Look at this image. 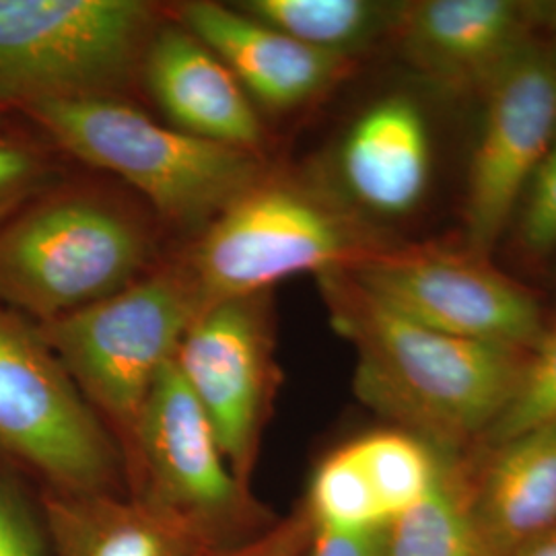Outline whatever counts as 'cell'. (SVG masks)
<instances>
[{
    "label": "cell",
    "instance_id": "4fadbf2b",
    "mask_svg": "<svg viewBox=\"0 0 556 556\" xmlns=\"http://www.w3.org/2000/svg\"><path fill=\"white\" fill-rule=\"evenodd\" d=\"M179 25L213 50L245 91L275 110H293L328 91L349 59L318 52L215 2L181 4Z\"/></svg>",
    "mask_w": 556,
    "mask_h": 556
},
{
    "label": "cell",
    "instance_id": "277c9868",
    "mask_svg": "<svg viewBox=\"0 0 556 556\" xmlns=\"http://www.w3.org/2000/svg\"><path fill=\"white\" fill-rule=\"evenodd\" d=\"M204 309L181 264L43 321L38 332L87 402L130 435L161 367L174 361L181 338Z\"/></svg>",
    "mask_w": 556,
    "mask_h": 556
},
{
    "label": "cell",
    "instance_id": "d6986e66",
    "mask_svg": "<svg viewBox=\"0 0 556 556\" xmlns=\"http://www.w3.org/2000/svg\"><path fill=\"white\" fill-rule=\"evenodd\" d=\"M381 556H497L445 466L435 486L417 505L383 526Z\"/></svg>",
    "mask_w": 556,
    "mask_h": 556
},
{
    "label": "cell",
    "instance_id": "f1b7e54d",
    "mask_svg": "<svg viewBox=\"0 0 556 556\" xmlns=\"http://www.w3.org/2000/svg\"><path fill=\"white\" fill-rule=\"evenodd\" d=\"M555 29H556V23H555ZM553 50H555V54H556V43H555V48H553Z\"/></svg>",
    "mask_w": 556,
    "mask_h": 556
},
{
    "label": "cell",
    "instance_id": "8fae6325",
    "mask_svg": "<svg viewBox=\"0 0 556 556\" xmlns=\"http://www.w3.org/2000/svg\"><path fill=\"white\" fill-rule=\"evenodd\" d=\"M270 346L268 295L258 293L208 305L174 357L241 484L254 466L270 392Z\"/></svg>",
    "mask_w": 556,
    "mask_h": 556
},
{
    "label": "cell",
    "instance_id": "83f0119b",
    "mask_svg": "<svg viewBox=\"0 0 556 556\" xmlns=\"http://www.w3.org/2000/svg\"><path fill=\"white\" fill-rule=\"evenodd\" d=\"M507 556H556V530L534 538L521 544L511 555Z\"/></svg>",
    "mask_w": 556,
    "mask_h": 556
},
{
    "label": "cell",
    "instance_id": "52a82bcc",
    "mask_svg": "<svg viewBox=\"0 0 556 556\" xmlns=\"http://www.w3.org/2000/svg\"><path fill=\"white\" fill-rule=\"evenodd\" d=\"M0 450L59 493H116L118 450L38 330L0 309Z\"/></svg>",
    "mask_w": 556,
    "mask_h": 556
},
{
    "label": "cell",
    "instance_id": "603a6c76",
    "mask_svg": "<svg viewBox=\"0 0 556 556\" xmlns=\"http://www.w3.org/2000/svg\"><path fill=\"white\" fill-rule=\"evenodd\" d=\"M511 229L528 256L556 252V140L519 200Z\"/></svg>",
    "mask_w": 556,
    "mask_h": 556
},
{
    "label": "cell",
    "instance_id": "8992f818",
    "mask_svg": "<svg viewBox=\"0 0 556 556\" xmlns=\"http://www.w3.org/2000/svg\"><path fill=\"white\" fill-rule=\"evenodd\" d=\"M149 243L132 220L89 199L40 204L0 229V301L43 321L135 282Z\"/></svg>",
    "mask_w": 556,
    "mask_h": 556
},
{
    "label": "cell",
    "instance_id": "ffe728a7",
    "mask_svg": "<svg viewBox=\"0 0 556 556\" xmlns=\"http://www.w3.org/2000/svg\"><path fill=\"white\" fill-rule=\"evenodd\" d=\"M344 445L369 480L388 521L427 497L445 470L435 441L406 429H381Z\"/></svg>",
    "mask_w": 556,
    "mask_h": 556
},
{
    "label": "cell",
    "instance_id": "4316f807",
    "mask_svg": "<svg viewBox=\"0 0 556 556\" xmlns=\"http://www.w3.org/2000/svg\"><path fill=\"white\" fill-rule=\"evenodd\" d=\"M383 528L365 532L314 530L309 556H381Z\"/></svg>",
    "mask_w": 556,
    "mask_h": 556
},
{
    "label": "cell",
    "instance_id": "e0dca14e",
    "mask_svg": "<svg viewBox=\"0 0 556 556\" xmlns=\"http://www.w3.org/2000/svg\"><path fill=\"white\" fill-rule=\"evenodd\" d=\"M495 447L475 511L495 555L507 556L556 530V422Z\"/></svg>",
    "mask_w": 556,
    "mask_h": 556
},
{
    "label": "cell",
    "instance_id": "ac0fdd59",
    "mask_svg": "<svg viewBox=\"0 0 556 556\" xmlns=\"http://www.w3.org/2000/svg\"><path fill=\"white\" fill-rule=\"evenodd\" d=\"M238 11L280 34L340 59L394 27L397 9L369 0H245Z\"/></svg>",
    "mask_w": 556,
    "mask_h": 556
},
{
    "label": "cell",
    "instance_id": "cb8c5ba5",
    "mask_svg": "<svg viewBox=\"0 0 556 556\" xmlns=\"http://www.w3.org/2000/svg\"><path fill=\"white\" fill-rule=\"evenodd\" d=\"M312 532L309 517H293L260 536L225 544L202 556H298Z\"/></svg>",
    "mask_w": 556,
    "mask_h": 556
},
{
    "label": "cell",
    "instance_id": "6da1fadb",
    "mask_svg": "<svg viewBox=\"0 0 556 556\" xmlns=\"http://www.w3.org/2000/svg\"><path fill=\"white\" fill-rule=\"evenodd\" d=\"M338 334L357 353V396L431 441L486 435L516 394L530 351L450 337L371 295L349 268L319 275Z\"/></svg>",
    "mask_w": 556,
    "mask_h": 556
},
{
    "label": "cell",
    "instance_id": "5b68a950",
    "mask_svg": "<svg viewBox=\"0 0 556 556\" xmlns=\"http://www.w3.org/2000/svg\"><path fill=\"white\" fill-rule=\"evenodd\" d=\"M139 0H0V105L110 98L155 36Z\"/></svg>",
    "mask_w": 556,
    "mask_h": 556
},
{
    "label": "cell",
    "instance_id": "9a60e30c",
    "mask_svg": "<svg viewBox=\"0 0 556 556\" xmlns=\"http://www.w3.org/2000/svg\"><path fill=\"white\" fill-rule=\"evenodd\" d=\"M431 128L417 101L390 96L369 105L346 132L340 176L363 208L404 217L425 199L433 176Z\"/></svg>",
    "mask_w": 556,
    "mask_h": 556
},
{
    "label": "cell",
    "instance_id": "7402d4cb",
    "mask_svg": "<svg viewBox=\"0 0 556 556\" xmlns=\"http://www.w3.org/2000/svg\"><path fill=\"white\" fill-rule=\"evenodd\" d=\"M551 422H556V324L546 326L528 353L516 394L486 438L501 445Z\"/></svg>",
    "mask_w": 556,
    "mask_h": 556
},
{
    "label": "cell",
    "instance_id": "d4e9b609",
    "mask_svg": "<svg viewBox=\"0 0 556 556\" xmlns=\"http://www.w3.org/2000/svg\"><path fill=\"white\" fill-rule=\"evenodd\" d=\"M43 176L40 160L29 149L0 139V211L23 199Z\"/></svg>",
    "mask_w": 556,
    "mask_h": 556
},
{
    "label": "cell",
    "instance_id": "7c38bea8",
    "mask_svg": "<svg viewBox=\"0 0 556 556\" xmlns=\"http://www.w3.org/2000/svg\"><path fill=\"white\" fill-rule=\"evenodd\" d=\"M538 7L516 0H420L397 9L408 60L445 91H482L530 48Z\"/></svg>",
    "mask_w": 556,
    "mask_h": 556
},
{
    "label": "cell",
    "instance_id": "3957f363",
    "mask_svg": "<svg viewBox=\"0 0 556 556\" xmlns=\"http://www.w3.org/2000/svg\"><path fill=\"white\" fill-rule=\"evenodd\" d=\"M376 250L330 200L264 178L204 229L184 268L208 307L266 293L282 278L351 268Z\"/></svg>",
    "mask_w": 556,
    "mask_h": 556
},
{
    "label": "cell",
    "instance_id": "7a4b0ae2",
    "mask_svg": "<svg viewBox=\"0 0 556 556\" xmlns=\"http://www.w3.org/2000/svg\"><path fill=\"white\" fill-rule=\"evenodd\" d=\"M77 160L135 186L163 217L208 227L264 179L254 151L161 126L112 98L41 100L23 105Z\"/></svg>",
    "mask_w": 556,
    "mask_h": 556
},
{
    "label": "cell",
    "instance_id": "2e32d148",
    "mask_svg": "<svg viewBox=\"0 0 556 556\" xmlns=\"http://www.w3.org/2000/svg\"><path fill=\"white\" fill-rule=\"evenodd\" d=\"M46 509L59 556H202L219 548L181 517L139 497L56 493Z\"/></svg>",
    "mask_w": 556,
    "mask_h": 556
},
{
    "label": "cell",
    "instance_id": "30bf717a",
    "mask_svg": "<svg viewBox=\"0 0 556 556\" xmlns=\"http://www.w3.org/2000/svg\"><path fill=\"white\" fill-rule=\"evenodd\" d=\"M556 140V54L532 43L484 89L464 192V248L491 256Z\"/></svg>",
    "mask_w": 556,
    "mask_h": 556
},
{
    "label": "cell",
    "instance_id": "ba28073f",
    "mask_svg": "<svg viewBox=\"0 0 556 556\" xmlns=\"http://www.w3.org/2000/svg\"><path fill=\"white\" fill-rule=\"evenodd\" d=\"M351 275L397 314L450 337L532 351L546 330L538 299L470 250H376Z\"/></svg>",
    "mask_w": 556,
    "mask_h": 556
},
{
    "label": "cell",
    "instance_id": "484cf974",
    "mask_svg": "<svg viewBox=\"0 0 556 556\" xmlns=\"http://www.w3.org/2000/svg\"><path fill=\"white\" fill-rule=\"evenodd\" d=\"M0 556H43L38 528L0 482Z\"/></svg>",
    "mask_w": 556,
    "mask_h": 556
},
{
    "label": "cell",
    "instance_id": "9c48e42d",
    "mask_svg": "<svg viewBox=\"0 0 556 556\" xmlns=\"http://www.w3.org/2000/svg\"><path fill=\"white\" fill-rule=\"evenodd\" d=\"M137 497L181 517L215 546L250 526L254 505L227 464L219 439L174 361L161 367L132 433Z\"/></svg>",
    "mask_w": 556,
    "mask_h": 556
},
{
    "label": "cell",
    "instance_id": "5bb4252c",
    "mask_svg": "<svg viewBox=\"0 0 556 556\" xmlns=\"http://www.w3.org/2000/svg\"><path fill=\"white\" fill-rule=\"evenodd\" d=\"M142 62L153 100L178 130L256 153L262 142L258 114L213 50L181 25L163 27Z\"/></svg>",
    "mask_w": 556,
    "mask_h": 556
},
{
    "label": "cell",
    "instance_id": "44dd1931",
    "mask_svg": "<svg viewBox=\"0 0 556 556\" xmlns=\"http://www.w3.org/2000/svg\"><path fill=\"white\" fill-rule=\"evenodd\" d=\"M307 517L314 530L365 532L388 523L369 480L346 445L324 457L309 484Z\"/></svg>",
    "mask_w": 556,
    "mask_h": 556
}]
</instances>
